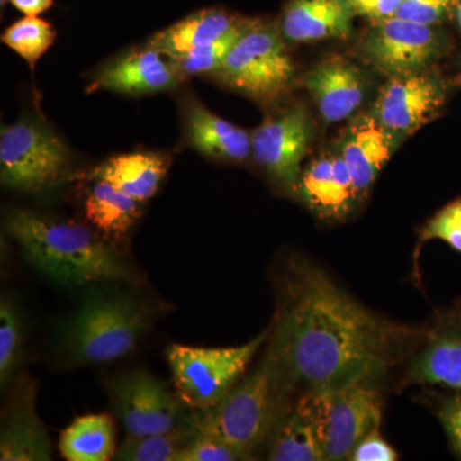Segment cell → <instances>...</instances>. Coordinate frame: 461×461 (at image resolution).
I'll return each instance as SVG.
<instances>
[{"label": "cell", "mask_w": 461, "mask_h": 461, "mask_svg": "<svg viewBox=\"0 0 461 461\" xmlns=\"http://www.w3.org/2000/svg\"><path fill=\"white\" fill-rule=\"evenodd\" d=\"M168 171L166 158L156 153L121 154L94 169L93 180H104L127 195L148 202L156 195Z\"/></svg>", "instance_id": "22"}, {"label": "cell", "mask_w": 461, "mask_h": 461, "mask_svg": "<svg viewBox=\"0 0 461 461\" xmlns=\"http://www.w3.org/2000/svg\"><path fill=\"white\" fill-rule=\"evenodd\" d=\"M300 200L321 220H344L359 196L341 154H321L302 169L295 186Z\"/></svg>", "instance_id": "13"}, {"label": "cell", "mask_w": 461, "mask_h": 461, "mask_svg": "<svg viewBox=\"0 0 461 461\" xmlns=\"http://www.w3.org/2000/svg\"><path fill=\"white\" fill-rule=\"evenodd\" d=\"M0 460H51L50 437L36 411V386L32 382L21 384L3 417Z\"/></svg>", "instance_id": "16"}, {"label": "cell", "mask_w": 461, "mask_h": 461, "mask_svg": "<svg viewBox=\"0 0 461 461\" xmlns=\"http://www.w3.org/2000/svg\"><path fill=\"white\" fill-rule=\"evenodd\" d=\"M453 7L455 17H456L457 25H459L461 29V0H454Z\"/></svg>", "instance_id": "37"}, {"label": "cell", "mask_w": 461, "mask_h": 461, "mask_svg": "<svg viewBox=\"0 0 461 461\" xmlns=\"http://www.w3.org/2000/svg\"><path fill=\"white\" fill-rule=\"evenodd\" d=\"M8 230L29 262L58 284L84 286L129 278L120 253L84 224L14 211Z\"/></svg>", "instance_id": "2"}, {"label": "cell", "mask_w": 461, "mask_h": 461, "mask_svg": "<svg viewBox=\"0 0 461 461\" xmlns=\"http://www.w3.org/2000/svg\"><path fill=\"white\" fill-rule=\"evenodd\" d=\"M312 139L311 114L302 105H293L263 121L251 135V150L273 180L295 190Z\"/></svg>", "instance_id": "11"}, {"label": "cell", "mask_w": 461, "mask_h": 461, "mask_svg": "<svg viewBox=\"0 0 461 461\" xmlns=\"http://www.w3.org/2000/svg\"><path fill=\"white\" fill-rule=\"evenodd\" d=\"M453 5L454 0H402L393 17L435 26L445 20Z\"/></svg>", "instance_id": "32"}, {"label": "cell", "mask_w": 461, "mask_h": 461, "mask_svg": "<svg viewBox=\"0 0 461 461\" xmlns=\"http://www.w3.org/2000/svg\"><path fill=\"white\" fill-rule=\"evenodd\" d=\"M355 16L348 0H290L282 16L281 32L293 42L348 39Z\"/></svg>", "instance_id": "18"}, {"label": "cell", "mask_w": 461, "mask_h": 461, "mask_svg": "<svg viewBox=\"0 0 461 461\" xmlns=\"http://www.w3.org/2000/svg\"><path fill=\"white\" fill-rule=\"evenodd\" d=\"M397 453L384 441L379 429L372 430L357 442L351 451L348 460L351 461H395Z\"/></svg>", "instance_id": "33"}, {"label": "cell", "mask_w": 461, "mask_h": 461, "mask_svg": "<svg viewBox=\"0 0 461 461\" xmlns=\"http://www.w3.org/2000/svg\"><path fill=\"white\" fill-rule=\"evenodd\" d=\"M269 330L236 348H193L172 344L167 348L176 393L194 411H208L239 384Z\"/></svg>", "instance_id": "5"}, {"label": "cell", "mask_w": 461, "mask_h": 461, "mask_svg": "<svg viewBox=\"0 0 461 461\" xmlns=\"http://www.w3.org/2000/svg\"><path fill=\"white\" fill-rule=\"evenodd\" d=\"M140 202L104 180H94L85 199L87 222L107 238H124L140 217Z\"/></svg>", "instance_id": "23"}, {"label": "cell", "mask_w": 461, "mask_h": 461, "mask_svg": "<svg viewBox=\"0 0 461 461\" xmlns=\"http://www.w3.org/2000/svg\"><path fill=\"white\" fill-rule=\"evenodd\" d=\"M21 353V321L16 309L2 300L0 304V384L5 387L14 375Z\"/></svg>", "instance_id": "29"}, {"label": "cell", "mask_w": 461, "mask_h": 461, "mask_svg": "<svg viewBox=\"0 0 461 461\" xmlns=\"http://www.w3.org/2000/svg\"><path fill=\"white\" fill-rule=\"evenodd\" d=\"M187 138L205 156L244 162L251 150V136L202 104H190L186 113Z\"/></svg>", "instance_id": "21"}, {"label": "cell", "mask_w": 461, "mask_h": 461, "mask_svg": "<svg viewBox=\"0 0 461 461\" xmlns=\"http://www.w3.org/2000/svg\"><path fill=\"white\" fill-rule=\"evenodd\" d=\"M447 85L426 71L393 76L379 91L371 113L397 138L411 135L445 104Z\"/></svg>", "instance_id": "12"}, {"label": "cell", "mask_w": 461, "mask_h": 461, "mask_svg": "<svg viewBox=\"0 0 461 461\" xmlns=\"http://www.w3.org/2000/svg\"><path fill=\"white\" fill-rule=\"evenodd\" d=\"M303 85L327 122L351 117L362 105L366 78L359 67L341 56L326 58L306 72Z\"/></svg>", "instance_id": "14"}, {"label": "cell", "mask_w": 461, "mask_h": 461, "mask_svg": "<svg viewBox=\"0 0 461 461\" xmlns=\"http://www.w3.org/2000/svg\"><path fill=\"white\" fill-rule=\"evenodd\" d=\"M247 460L244 455L222 439L213 436L200 435L196 433L193 438L184 446L178 454L177 461H238Z\"/></svg>", "instance_id": "31"}, {"label": "cell", "mask_w": 461, "mask_h": 461, "mask_svg": "<svg viewBox=\"0 0 461 461\" xmlns=\"http://www.w3.org/2000/svg\"><path fill=\"white\" fill-rule=\"evenodd\" d=\"M439 421L444 427L448 441L455 453L461 459V393L447 397L442 402L438 411Z\"/></svg>", "instance_id": "34"}, {"label": "cell", "mask_w": 461, "mask_h": 461, "mask_svg": "<svg viewBox=\"0 0 461 461\" xmlns=\"http://www.w3.org/2000/svg\"><path fill=\"white\" fill-rule=\"evenodd\" d=\"M429 240H441L461 254V198L437 212L423 227L420 242Z\"/></svg>", "instance_id": "30"}, {"label": "cell", "mask_w": 461, "mask_h": 461, "mask_svg": "<svg viewBox=\"0 0 461 461\" xmlns=\"http://www.w3.org/2000/svg\"><path fill=\"white\" fill-rule=\"evenodd\" d=\"M282 38L277 26L249 21L217 75L232 89L257 102L281 99L293 86L295 75Z\"/></svg>", "instance_id": "6"}, {"label": "cell", "mask_w": 461, "mask_h": 461, "mask_svg": "<svg viewBox=\"0 0 461 461\" xmlns=\"http://www.w3.org/2000/svg\"><path fill=\"white\" fill-rule=\"evenodd\" d=\"M284 384L286 381L269 348L256 371L239 382L222 402L196 411L193 417L196 433L222 439L250 460L280 420Z\"/></svg>", "instance_id": "3"}, {"label": "cell", "mask_w": 461, "mask_h": 461, "mask_svg": "<svg viewBox=\"0 0 461 461\" xmlns=\"http://www.w3.org/2000/svg\"><path fill=\"white\" fill-rule=\"evenodd\" d=\"M297 403L317 430L324 460H348L357 442L381 424V397L371 384L311 390Z\"/></svg>", "instance_id": "7"}, {"label": "cell", "mask_w": 461, "mask_h": 461, "mask_svg": "<svg viewBox=\"0 0 461 461\" xmlns=\"http://www.w3.org/2000/svg\"><path fill=\"white\" fill-rule=\"evenodd\" d=\"M112 402L129 436L169 432L184 426V402L165 382L136 371L117 379L112 386Z\"/></svg>", "instance_id": "10"}, {"label": "cell", "mask_w": 461, "mask_h": 461, "mask_svg": "<svg viewBox=\"0 0 461 461\" xmlns=\"http://www.w3.org/2000/svg\"><path fill=\"white\" fill-rule=\"evenodd\" d=\"M411 384L444 386L461 393V320H446L429 333L411 363Z\"/></svg>", "instance_id": "19"}, {"label": "cell", "mask_w": 461, "mask_h": 461, "mask_svg": "<svg viewBox=\"0 0 461 461\" xmlns=\"http://www.w3.org/2000/svg\"><path fill=\"white\" fill-rule=\"evenodd\" d=\"M56 32L47 21L38 16H25L5 30L2 41L30 66H35L42 54L50 50Z\"/></svg>", "instance_id": "27"}, {"label": "cell", "mask_w": 461, "mask_h": 461, "mask_svg": "<svg viewBox=\"0 0 461 461\" xmlns=\"http://www.w3.org/2000/svg\"><path fill=\"white\" fill-rule=\"evenodd\" d=\"M68 168V149L48 127L32 120L3 127L0 178L5 186L36 193L58 184Z\"/></svg>", "instance_id": "8"}, {"label": "cell", "mask_w": 461, "mask_h": 461, "mask_svg": "<svg viewBox=\"0 0 461 461\" xmlns=\"http://www.w3.org/2000/svg\"><path fill=\"white\" fill-rule=\"evenodd\" d=\"M397 136L369 113L359 115L346 130L339 154L348 166L359 200L372 189L397 145Z\"/></svg>", "instance_id": "15"}, {"label": "cell", "mask_w": 461, "mask_h": 461, "mask_svg": "<svg viewBox=\"0 0 461 461\" xmlns=\"http://www.w3.org/2000/svg\"><path fill=\"white\" fill-rule=\"evenodd\" d=\"M442 41L433 26L402 18L375 21L362 41L364 58L388 77L424 71Z\"/></svg>", "instance_id": "9"}, {"label": "cell", "mask_w": 461, "mask_h": 461, "mask_svg": "<svg viewBox=\"0 0 461 461\" xmlns=\"http://www.w3.org/2000/svg\"><path fill=\"white\" fill-rule=\"evenodd\" d=\"M25 16H39L53 5V0H9Z\"/></svg>", "instance_id": "36"}, {"label": "cell", "mask_w": 461, "mask_h": 461, "mask_svg": "<svg viewBox=\"0 0 461 461\" xmlns=\"http://www.w3.org/2000/svg\"><path fill=\"white\" fill-rule=\"evenodd\" d=\"M182 76L171 58L148 45L108 66L94 83L95 89L115 91L129 95L171 90L181 83Z\"/></svg>", "instance_id": "17"}, {"label": "cell", "mask_w": 461, "mask_h": 461, "mask_svg": "<svg viewBox=\"0 0 461 461\" xmlns=\"http://www.w3.org/2000/svg\"><path fill=\"white\" fill-rule=\"evenodd\" d=\"M269 460H324L317 430L299 403L276 424Z\"/></svg>", "instance_id": "25"}, {"label": "cell", "mask_w": 461, "mask_h": 461, "mask_svg": "<svg viewBox=\"0 0 461 461\" xmlns=\"http://www.w3.org/2000/svg\"><path fill=\"white\" fill-rule=\"evenodd\" d=\"M147 326V312L131 297L95 291L67 321L65 342L76 362H114L131 353Z\"/></svg>", "instance_id": "4"}, {"label": "cell", "mask_w": 461, "mask_h": 461, "mask_svg": "<svg viewBox=\"0 0 461 461\" xmlns=\"http://www.w3.org/2000/svg\"><path fill=\"white\" fill-rule=\"evenodd\" d=\"M399 336L305 259L288 263L282 311L269 346L286 384L311 390L375 384Z\"/></svg>", "instance_id": "1"}, {"label": "cell", "mask_w": 461, "mask_h": 461, "mask_svg": "<svg viewBox=\"0 0 461 461\" xmlns=\"http://www.w3.org/2000/svg\"><path fill=\"white\" fill-rule=\"evenodd\" d=\"M248 23L249 21L241 29L236 30L235 32L230 33L229 36L213 42V44L189 51V53L182 54V56L172 59L177 66L178 71L182 76L217 74L218 69L222 66L224 58L238 41L240 33L248 25Z\"/></svg>", "instance_id": "28"}, {"label": "cell", "mask_w": 461, "mask_h": 461, "mask_svg": "<svg viewBox=\"0 0 461 461\" xmlns=\"http://www.w3.org/2000/svg\"><path fill=\"white\" fill-rule=\"evenodd\" d=\"M115 450V426L108 414L77 418L60 435L59 451L68 461H108Z\"/></svg>", "instance_id": "24"}, {"label": "cell", "mask_w": 461, "mask_h": 461, "mask_svg": "<svg viewBox=\"0 0 461 461\" xmlns=\"http://www.w3.org/2000/svg\"><path fill=\"white\" fill-rule=\"evenodd\" d=\"M355 14L375 21L393 17L402 0H348Z\"/></svg>", "instance_id": "35"}, {"label": "cell", "mask_w": 461, "mask_h": 461, "mask_svg": "<svg viewBox=\"0 0 461 461\" xmlns=\"http://www.w3.org/2000/svg\"><path fill=\"white\" fill-rule=\"evenodd\" d=\"M245 23L247 21L239 20L222 9H203L157 32L149 45L175 59L226 38Z\"/></svg>", "instance_id": "20"}, {"label": "cell", "mask_w": 461, "mask_h": 461, "mask_svg": "<svg viewBox=\"0 0 461 461\" xmlns=\"http://www.w3.org/2000/svg\"><path fill=\"white\" fill-rule=\"evenodd\" d=\"M196 435L193 417L184 426L149 436H129L115 450L114 460L177 461L184 446Z\"/></svg>", "instance_id": "26"}]
</instances>
